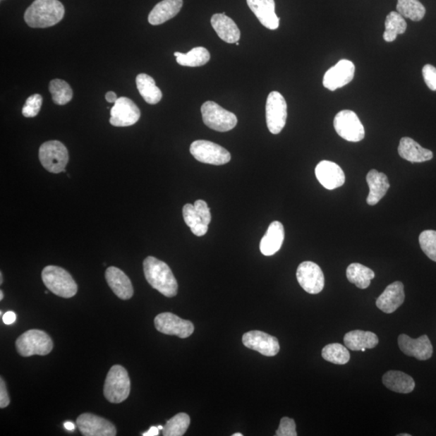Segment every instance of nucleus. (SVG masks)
<instances>
[{"instance_id": "f257e3e1", "label": "nucleus", "mask_w": 436, "mask_h": 436, "mask_svg": "<svg viewBox=\"0 0 436 436\" xmlns=\"http://www.w3.org/2000/svg\"><path fill=\"white\" fill-rule=\"evenodd\" d=\"M145 277L150 286L166 298H173L178 293V283L171 268L166 262L149 256L143 262Z\"/></svg>"}, {"instance_id": "f03ea898", "label": "nucleus", "mask_w": 436, "mask_h": 436, "mask_svg": "<svg viewBox=\"0 0 436 436\" xmlns=\"http://www.w3.org/2000/svg\"><path fill=\"white\" fill-rule=\"evenodd\" d=\"M64 14V6L59 0H35L26 10L25 20L31 28L44 29L59 23Z\"/></svg>"}, {"instance_id": "7ed1b4c3", "label": "nucleus", "mask_w": 436, "mask_h": 436, "mask_svg": "<svg viewBox=\"0 0 436 436\" xmlns=\"http://www.w3.org/2000/svg\"><path fill=\"white\" fill-rule=\"evenodd\" d=\"M42 281L54 294L63 298H71L76 295L78 286L71 274L58 266H47L42 273Z\"/></svg>"}, {"instance_id": "20e7f679", "label": "nucleus", "mask_w": 436, "mask_h": 436, "mask_svg": "<svg viewBox=\"0 0 436 436\" xmlns=\"http://www.w3.org/2000/svg\"><path fill=\"white\" fill-rule=\"evenodd\" d=\"M16 348L21 356H47L52 351L54 343L47 332L30 329L16 339Z\"/></svg>"}, {"instance_id": "39448f33", "label": "nucleus", "mask_w": 436, "mask_h": 436, "mask_svg": "<svg viewBox=\"0 0 436 436\" xmlns=\"http://www.w3.org/2000/svg\"><path fill=\"white\" fill-rule=\"evenodd\" d=\"M131 389V379L126 368L121 365L111 367L105 380V399L111 404H121L130 396Z\"/></svg>"}, {"instance_id": "423d86ee", "label": "nucleus", "mask_w": 436, "mask_h": 436, "mask_svg": "<svg viewBox=\"0 0 436 436\" xmlns=\"http://www.w3.org/2000/svg\"><path fill=\"white\" fill-rule=\"evenodd\" d=\"M39 159L44 169L59 174L66 171V166L69 162L68 150L59 141H49L41 145Z\"/></svg>"}, {"instance_id": "0eeeda50", "label": "nucleus", "mask_w": 436, "mask_h": 436, "mask_svg": "<svg viewBox=\"0 0 436 436\" xmlns=\"http://www.w3.org/2000/svg\"><path fill=\"white\" fill-rule=\"evenodd\" d=\"M205 124L217 132L233 130L238 124L237 116L214 102H207L201 107Z\"/></svg>"}, {"instance_id": "6e6552de", "label": "nucleus", "mask_w": 436, "mask_h": 436, "mask_svg": "<svg viewBox=\"0 0 436 436\" xmlns=\"http://www.w3.org/2000/svg\"><path fill=\"white\" fill-rule=\"evenodd\" d=\"M190 152L200 163L221 166L229 163L231 159V153L224 147L214 143L198 140L192 143Z\"/></svg>"}, {"instance_id": "1a4fd4ad", "label": "nucleus", "mask_w": 436, "mask_h": 436, "mask_svg": "<svg viewBox=\"0 0 436 436\" xmlns=\"http://www.w3.org/2000/svg\"><path fill=\"white\" fill-rule=\"evenodd\" d=\"M334 127L339 135L346 141L358 143L365 136V128L359 117L351 110L339 111L334 117Z\"/></svg>"}, {"instance_id": "9d476101", "label": "nucleus", "mask_w": 436, "mask_h": 436, "mask_svg": "<svg viewBox=\"0 0 436 436\" xmlns=\"http://www.w3.org/2000/svg\"><path fill=\"white\" fill-rule=\"evenodd\" d=\"M287 103L282 95L272 92L268 95L266 104V121L268 130L272 134L283 131L287 121Z\"/></svg>"}, {"instance_id": "9b49d317", "label": "nucleus", "mask_w": 436, "mask_h": 436, "mask_svg": "<svg viewBox=\"0 0 436 436\" xmlns=\"http://www.w3.org/2000/svg\"><path fill=\"white\" fill-rule=\"evenodd\" d=\"M155 326L157 331L169 335H176L186 339L194 332L192 322L182 320L172 313H162L155 318Z\"/></svg>"}, {"instance_id": "f8f14e48", "label": "nucleus", "mask_w": 436, "mask_h": 436, "mask_svg": "<svg viewBox=\"0 0 436 436\" xmlns=\"http://www.w3.org/2000/svg\"><path fill=\"white\" fill-rule=\"evenodd\" d=\"M297 279L301 287L310 294L321 293L325 284L321 267L310 261L301 262L298 266Z\"/></svg>"}, {"instance_id": "ddd939ff", "label": "nucleus", "mask_w": 436, "mask_h": 436, "mask_svg": "<svg viewBox=\"0 0 436 436\" xmlns=\"http://www.w3.org/2000/svg\"><path fill=\"white\" fill-rule=\"evenodd\" d=\"M141 111L131 99L121 97L117 99L111 109L110 123L116 127L131 126L140 119Z\"/></svg>"}, {"instance_id": "4468645a", "label": "nucleus", "mask_w": 436, "mask_h": 436, "mask_svg": "<svg viewBox=\"0 0 436 436\" xmlns=\"http://www.w3.org/2000/svg\"><path fill=\"white\" fill-rule=\"evenodd\" d=\"M356 67L349 60H340L337 65L329 68L323 77V86L329 91L349 85L355 75Z\"/></svg>"}, {"instance_id": "2eb2a0df", "label": "nucleus", "mask_w": 436, "mask_h": 436, "mask_svg": "<svg viewBox=\"0 0 436 436\" xmlns=\"http://www.w3.org/2000/svg\"><path fill=\"white\" fill-rule=\"evenodd\" d=\"M83 435L85 436H115L116 429L113 423L104 418L90 413H83L76 420Z\"/></svg>"}, {"instance_id": "dca6fc26", "label": "nucleus", "mask_w": 436, "mask_h": 436, "mask_svg": "<svg viewBox=\"0 0 436 436\" xmlns=\"http://www.w3.org/2000/svg\"><path fill=\"white\" fill-rule=\"evenodd\" d=\"M243 343L248 349L259 351L265 356H274L279 351L276 337L260 331H251L243 334Z\"/></svg>"}, {"instance_id": "f3484780", "label": "nucleus", "mask_w": 436, "mask_h": 436, "mask_svg": "<svg viewBox=\"0 0 436 436\" xmlns=\"http://www.w3.org/2000/svg\"><path fill=\"white\" fill-rule=\"evenodd\" d=\"M399 346L405 355L416 357L419 361H427L433 354L432 343L426 334L416 339L404 334H400Z\"/></svg>"}, {"instance_id": "a211bd4d", "label": "nucleus", "mask_w": 436, "mask_h": 436, "mask_svg": "<svg viewBox=\"0 0 436 436\" xmlns=\"http://www.w3.org/2000/svg\"><path fill=\"white\" fill-rule=\"evenodd\" d=\"M317 181L322 186L329 190L343 186L345 183V174L342 169L333 162L323 160L315 169Z\"/></svg>"}, {"instance_id": "6ab92c4d", "label": "nucleus", "mask_w": 436, "mask_h": 436, "mask_svg": "<svg viewBox=\"0 0 436 436\" xmlns=\"http://www.w3.org/2000/svg\"><path fill=\"white\" fill-rule=\"evenodd\" d=\"M247 3L262 25L271 30L278 29L279 18L276 14L274 0H247Z\"/></svg>"}, {"instance_id": "aec40b11", "label": "nucleus", "mask_w": 436, "mask_h": 436, "mask_svg": "<svg viewBox=\"0 0 436 436\" xmlns=\"http://www.w3.org/2000/svg\"><path fill=\"white\" fill-rule=\"evenodd\" d=\"M404 285L400 281H396L384 289L377 298L376 305L377 308L385 314H392L404 304Z\"/></svg>"}, {"instance_id": "412c9836", "label": "nucleus", "mask_w": 436, "mask_h": 436, "mask_svg": "<svg viewBox=\"0 0 436 436\" xmlns=\"http://www.w3.org/2000/svg\"><path fill=\"white\" fill-rule=\"evenodd\" d=\"M106 281L113 292L122 300L133 297V288L130 278L116 267H109L105 272Z\"/></svg>"}, {"instance_id": "4be33fe9", "label": "nucleus", "mask_w": 436, "mask_h": 436, "mask_svg": "<svg viewBox=\"0 0 436 436\" xmlns=\"http://www.w3.org/2000/svg\"><path fill=\"white\" fill-rule=\"evenodd\" d=\"M211 25L222 41L226 43H236L239 41L241 32L238 27L226 13H217L212 16Z\"/></svg>"}, {"instance_id": "5701e85b", "label": "nucleus", "mask_w": 436, "mask_h": 436, "mask_svg": "<svg viewBox=\"0 0 436 436\" xmlns=\"http://www.w3.org/2000/svg\"><path fill=\"white\" fill-rule=\"evenodd\" d=\"M284 239V229L282 223L277 221L272 222L261 239L260 248L262 254L265 256L275 255L281 248Z\"/></svg>"}, {"instance_id": "b1692460", "label": "nucleus", "mask_w": 436, "mask_h": 436, "mask_svg": "<svg viewBox=\"0 0 436 436\" xmlns=\"http://www.w3.org/2000/svg\"><path fill=\"white\" fill-rule=\"evenodd\" d=\"M183 3V0H163L156 4L149 14V23L152 25H159L174 18L181 12Z\"/></svg>"}, {"instance_id": "393cba45", "label": "nucleus", "mask_w": 436, "mask_h": 436, "mask_svg": "<svg viewBox=\"0 0 436 436\" xmlns=\"http://www.w3.org/2000/svg\"><path fill=\"white\" fill-rule=\"evenodd\" d=\"M399 154L402 159L411 163H423L433 158L432 152L422 147L415 140L406 137L401 139Z\"/></svg>"}, {"instance_id": "a878e982", "label": "nucleus", "mask_w": 436, "mask_h": 436, "mask_svg": "<svg viewBox=\"0 0 436 436\" xmlns=\"http://www.w3.org/2000/svg\"><path fill=\"white\" fill-rule=\"evenodd\" d=\"M366 181L370 187L367 203L370 205H376L387 193L390 187L388 177L384 173L373 169L368 173Z\"/></svg>"}, {"instance_id": "bb28decb", "label": "nucleus", "mask_w": 436, "mask_h": 436, "mask_svg": "<svg viewBox=\"0 0 436 436\" xmlns=\"http://www.w3.org/2000/svg\"><path fill=\"white\" fill-rule=\"evenodd\" d=\"M344 342L346 348L351 351H361L362 349H372L376 348L379 339L376 334L356 329V331L346 333Z\"/></svg>"}, {"instance_id": "cd10ccee", "label": "nucleus", "mask_w": 436, "mask_h": 436, "mask_svg": "<svg viewBox=\"0 0 436 436\" xmlns=\"http://www.w3.org/2000/svg\"><path fill=\"white\" fill-rule=\"evenodd\" d=\"M385 387L399 394H410L416 387L413 379L401 371H389L382 377Z\"/></svg>"}, {"instance_id": "c85d7f7f", "label": "nucleus", "mask_w": 436, "mask_h": 436, "mask_svg": "<svg viewBox=\"0 0 436 436\" xmlns=\"http://www.w3.org/2000/svg\"><path fill=\"white\" fill-rule=\"evenodd\" d=\"M138 90L144 99L145 102L150 104H158L163 94L160 89L156 86L152 77L147 74H140L136 78Z\"/></svg>"}, {"instance_id": "c756f323", "label": "nucleus", "mask_w": 436, "mask_h": 436, "mask_svg": "<svg viewBox=\"0 0 436 436\" xmlns=\"http://www.w3.org/2000/svg\"><path fill=\"white\" fill-rule=\"evenodd\" d=\"M346 278L356 287L365 289L370 287L372 279L375 278V273L370 268L354 262L346 270Z\"/></svg>"}, {"instance_id": "7c9ffc66", "label": "nucleus", "mask_w": 436, "mask_h": 436, "mask_svg": "<svg viewBox=\"0 0 436 436\" xmlns=\"http://www.w3.org/2000/svg\"><path fill=\"white\" fill-rule=\"evenodd\" d=\"M178 64L197 67L205 65L210 59V54L205 47H195L187 54L175 52Z\"/></svg>"}, {"instance_id": "2f4dec72", "label": "nucleus", "mask_w": 436, "mask_h": 436, "mask_svg": "<svg viewBox=\"0 0 436 436\" xmlns=\"http://www.w3.org/2000/svg\"><path fill=\"white\" fill-rule=\"evenodd\" d=\"M385 30L383 38L385 42H392L399 35H404L406 30V22L398 12H391L385 20Z\"/></svg>"}, {"instance_id": "473e14b6", "label": "nucleus", "mask_w": 436, "mask_h": 436, "mask_svg": "<svg viewBox=\"0 0 436 436\" xmlns=\"http://www.w3.org/2000/svg\"><path fill=\"white\" fill-rule=\"evenodd\" d=\"M183 216L187 226L191 229V231L195 236H204L208 231L209 226L201 219L194 205L187 204L183 206Z\"/></svg>"}, {"instance_id": "72a5a7b5", "label": "nucleus", "mask_w": 436, "mask_h": 436, "mask_svg": "<svg viewBox=\"0 0 436 436\" xmlns=\"http://www.w3.org/2000/svg\"><path fill=\"white\" fill-rule=\"evenodd\" d=\"M396 12L413 21H420L426 14V8L418 0H398Z\"/></svg>"}, {"instance_id": "f704fd0d", "label": "nucleus", "mask_w": 436, "mask_h": 436, "mask_svg": "<svg viewBox=\"0 0 436 436\" xmlns=\"http://www.w3.org/2000/svg\"><path fill=\"white\" fill-rule=\"evenodd\" d=\"M324 360L335 363V365H346L350 361V352L346 346L340 344H328L322 351Z\"/></svg>"}, {"instance_id": "c9c22d12", "label": "nucleus", "mask_w": 436, "mask_h": 436, "mask_svg": "<svg viewBox=\"0 0 436 436\" xmlns=\"http://www.w3.org/2000/svg\"><path fill=\"white\" fill-rule=\"evenodd\" d=\"M49 90L52 93L54 103L58 105L69 103L73 97L72 89L64 80H52L49 83Z\"/></svg>"}, {"instance_id": "e433bc0d", "label": "nucleus", "mask_w": 436, "mask_h": 436, "mask_svg": "<svg viewBox=\"0 0 436 436\" xmlns=\"http://www.w3.org/2000/svg\"><path fill=\"white\" fill-rule=\"evenodd\" d=\"M190 417L186 413H177L167 421L163 429L164 436H182L187 432Z\"/></svg>"}, {"instance_id": "4c0bfd02", "label": "nucleus", "mask_w": 436, "mask_h": 436, "mask_svg": "<svg viewBox=\"0 0 436 436\" xmlns=\"http://www.w3.org/2000/svg\"><path fill=\"white\" fill-rule=\"evenodd\" d=\"M419 244L429 259L436 262V231H425L419 236Z\"/></svg>"}, {"instance_id": "58836bf2", "label": "nucleus", "mask_w": 436, "mask_h": 436, "mask_svg": "<svg viewBox=\"0 0 436 436\" xmlns=\"http://www.w3.org/2000/svg\"><path fill=\"white\" fill-rule=\"evenodd\" d=\"M42 105V97L39 94L32 95L28 98L22 109V114L25 117H35L37 116Z\"/></svg>"}, {"instance_id": "ea45409f", "label": "nucleus", "mask_w": 436, "mask_h": 436, "mask_svg": "<svg viewBox=\"0 0 436 436\" xmlns=\"http://www.w3.org/2000/svg\"><path fill=\"white\" fill-rule=\"evenodd\" d=\"M277 436H297L296 423L293 418L284 417L279 423V428L276 432Z\"/></svg>"}, {"instance_id": "a19ab883", "label": "nucleus", "mask_w": 436, "mask_h": 436, "mask_svg": "<svg viewBox=\"0 0 436 436\" xmlns=\"http://www.w3.org/2000/svg\"><path fill=\"white\" fill-rule=\"evenodd\" d=\"M423 75L425 83L430 90L436 91V68L432 65L428 64L423 68Z\"/></svg>"}, {"instance_id": "79ce46f5", "label": "nucleus", "mask_w": 436, "mask_h": 436, "mask_svg": "<svg viewBox=\"0 0 436 436\" xmlns=\"http://www.w3.org/2000/svg\"><path fill=\"white\" fill-rule=\"evenodd\" d=\"M195 210L206 225H210L212 219L211 212L205 200H198L194 203Z\"/></svg>"}, {"instance_id": "37998d69", "label": "nucleus", "mask_w": 436, "mask_h": 436, "mask_svg": "<svg viewBox=\"0 0 436 436\" xmlns=\"http://www.w3.org/2000/svg\"><path fill=\"white\" fill-rule=\"evenodd\" d=\"M10 404V399L6 387V384L1 377L0 379V408H6Z\"/></svg>"}, {"instance_id": "c03bdc74", "label": "nucleus", "mask_w": 436, "mask_h": 436, "mask_svg": "<svg viewBox=\"0 0 436 436\" xmlns=\"http://www.w3.org/2000/svg\"><path fill=\"white\" fill-rule=\"evenodd\" d=\"M16 320V315L13 311H8L7 313H5L3 316V322L4 323L6 324V325H11V324L14 323Z\"/></svg>"}, {"instance_id": "a18cd8bd", "label": "nucleus", "mask_w": 436, "mask_h": 436, "mask_svg": "<svg viewBox=\"0 0 436 436\" xmlns=\"http://www.w3.org/2000/svg\"><path fill=\"white\" fill-rule=\"evenodd\" d=\"M105 99L106 100H107L108 102L109 103H114L115 104L116 102L117 97L115 92H109L107 93H106L105 95Z\"/></svg>"}, {"instance_id": "49530a36", "label": "nucleus", "mask_w": 436, "mask_h": 436, "mask_svg": "<svg viewBox=\"0 0 436 436\" xmlns=\"http://www.w3.org/2000/svg\"><path fill=\"white\" fill-rule=\"evenodd\" d=\"M159 435V429L158 427H152L148 432L143 434V436H157Z\"/></svg>"}, {"instance_id": "de8ad7c7", "label": "nucleus", "mask_w": 436, "mask_h": 436, "mask_svg": "<svg viewBox=\"0 0 436 436\" xmlns=\"http://www.w3.org/2000/svg\"><path fill=\"white\" fill-rule=\"evenodd\" d=\"M64 427L66 430H71V432H72V430H74L75 429V425L70 421L66 422L64 423Z\"/></svg>"}, {"instance_id": "09e8293b", "label": "nucleus", "mask_w": 436, "mask_h": 436, "mask_svg": "<svg viewBox=\"0 0 436 436\" xmlns=\"http://www.w3.org/2000/svg\"><path fill=\"white\" fill-rule=\"evenodd\" d=\"M3 284V274L0 273V284Z\"/></svg>"}, {"instance_id": "8fccbe9b", "label": "nucleus", "mask_w": 436, "mask_h": 436, "mask_svg": "<svg viewBox=\"0 0 436 436\" xmlns=\"http://www.w3.org/2000/svg\"><path fill=\"white\" fill-rule=\"evenodd\" d=\"M4 299V293L3 291H0V300H3Z\"/></svg>"}, {"instance_id": "3c124183", "label": "nucleus", "mask_w": 436, "mask_h": 436, "mask_svg": "<svg viewBox=\"0 0 436 436\" xmlns=\"http://www.w3.org/2000/svg\"><path fill=\"white\" fill-rule=\"evenodd\" d=\"M243 435L241 433H236V434H233L232 436H243Z\"/></svg>"}, {"instance_id": "603ef678", "label": "nucleus", "mask_w": 436, "mask_h": 436, "mask_svg": "<svg viewBox=\"0 0 436 436\" xmlns=\"http://www.w3.org/2000/svg\"><path fill=\"white\" fill-rule=\"evenodd\" d=\"M398 435L399 436H411L410 434H400V435Z\"/></svg>"}, {"instance_id": "864d4df0", "label": "nucleus", "mask_w": 436, "mask_h": 436, "mask_svg": "<svg viewBox=\"0 0 436 436\" xmlns=\"http://www.w3.org/2000/svg\"><path fill=\"white\" fill-rule=\"evenodd\" d=\"M158 428H159V430H163V429H164V427H162V426H159Z\"/></svg>"}, {"instance_id": "5fc2aeb1", "label": "nucleus", "mask_w": 436, "mask_h": 436, "mask_svg": "<svg viewBox=\"0 0 436 436\" xmlns=\"http://www.w3.org/2000/svg\"><path fill=\"white\" fill-rule=\"evenodd\" d=\"M361 351H362L363 352H365V351H366V349H361Z\"/></svg>"}, {"instance_id": "6e6d98bb", "label": "nucleus", "mask_w": 436, "mask_h": 436, "mask_svg": "<svg viewBox=\"0 0 436 436\" xmlns=\"http://www.w3.org/2000/svg\"><path fill=\"white\" fill-rule=\"evenodd\" d=\"M236 46L238 47L239 46V42H236Z\"/></svg>"}]
</instances>
